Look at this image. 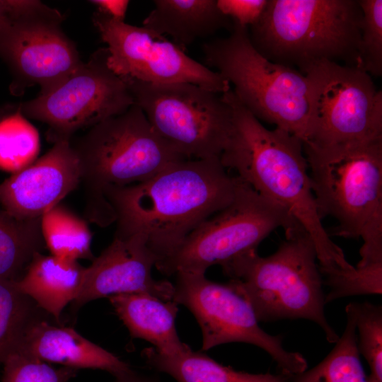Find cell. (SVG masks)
Instances as JSON below:
<instances>
[{
	"instance_id": "obj_1",
	"label": "cell",
	"mask_w": 382,
	"mask_h": 382,
	"mask_svg": "<svg viewBox=\"0 0 382 382\" xmlns=\"http://www.w3.org/2000/svg\"><path fill=\"white\" fill-rule=\"evenodd\" d=\"M236 186V176L212 157L175 162L146 181L109 187L104 195L115 216L114 236L141 237L158 262L228 205Z\"/></svg>"
},
{
	"instance_id": "obj_2",
	"label": "cell",
	"mask_w": 382,
	"mask_h": 382,
	"mask_svg": "<svg viewBox=\"0 0 382 382\" xmlns=\"http://www.w3.org/2000/svg\"><path fill=\"white\" fill-rule=\"evenodd\" d=\"M222 96L232 113L231 129L220 156L223 166L235 170L237 177L304 228L315 244L319 269H352L318 214L303 141L284 129H267L232 89Z\"/></svg>"
},
{
	"instance_id": "obj_3",
	"label": "cell",
	"mask_w": 382,
	"mask_h": 382,
	"mask_svg": "<svg viewBox=\"0 0 382 382\" xmlns=\"http://www.w3.org/2000/svg\"><path fill=\"white\" fill-rule=\"evenodd\" d=\"M303 151L318 214L337 221L330 236L363 240L357 266L382 262V137Z\"/></svg>"
},
{
	"instance_id": "obj_4",
	"label": "cell",
	"mask_w": 382,
	"mask_h": 382,
	"mask_svg": "<svg viewBox=\"0 0 382 382\" xmlns=\"http://www.w3.org/2000/svg\"><path fill=\"white\" fill-rule=\"evenodd\" d=\"M70 144L79 161L85 214L100 226L115 221L104 195L106 189L146 181L169 165L187 159L156 132L136 103Z\"/></svg>"
},
{
	"instance_id": "obj_5",
	"label": "cell",
	"mask_w": 382,
	"mask_h": 382,
	"mask_svg": "<svg viewBox=\"0 0 382 382\" xmlns=\"http://www.w3.org/2000/svg\"><path fill=\"white\" fill-rule=\"evenodd\" d=\"M285 235L286 240L272 255L262 257L253 250L223 265L222 270L259 322L306 319L335 344L339 335L325 314L323 278L313 241L302 227Z\"/></svg>"
},
{
	"instance_id": "obj_6",
	"label": "cell",
	"mask_w": 382,
	"mask_h": 382,
	"mask_svg": "<svg viewBox=\"0 0 382 382\" xmlns=\"http://www.w3.org/2000/svg\"><path fill=\"white\" fill-rule=\"evenodd\" d=\"M362 17L358 0H268L248 33L265 58L304 74L324 61L357 66Z\"/></svg>"
},
{
	"instance_id": "obj_7",
	"label": "cell",
	"mask_w": 382,
	"mask_h": 382,
	"mask_svg": "<svg viewBox=\"0 0 382 382\" xmlns=\"http://www.w3.org/2000/svg\"><path fill=\"white\" fill-rule=\"evenodd\" d=\"M230 32L228 37L203 45L207 65L233 85L238 100L258 120L273 124L304 142L308 76L262 55L252 45L248 27L233 21Z\"/></svg>"
},
{
	"instance_id": "obj_8",
	"label": "cell",
	"mask_w": 382,
	"mask_h": 382,
	"mask_svg": "<svg viewBox=\"0 0 382 382\" xmlns=\"http://www.w3.org/2000/svg\"><path fill=\"white\" fill-rule=\"evenodd\" d=\"M302 227L283 208L265 198L236 176L234 197L225 208L197 226L155 267L166 276L205 274L253 250L273 231ZM303 228V227H302Z\"/></svg>"
},
{
	"instance_id": "obj_9",
	"label": "cell",
	"mask_w": 382,
	"mask_h": 382,
	"mask_svg": "<svg viewBox=\"0 0 382 382\" xmlns=\"http://www.w3.org/2000/svg\"><path fill=\"white\" fill-rule=\"evenodd\" d=\"M156 132L187 159L220 157L232 126L221 94L195 84L122 77Z\"/></svg>"
},
{
	"instance_id": "obj_10",
	"label": "cell",
	"mask_w": 382,
	"mask_h": 382,
	"mask_svg": "<svg viewBox=\"0 0 382 382\" xmlns=\"http://www.w3.org/2000/svg\"><path fill=\"white\" fill-rule=\"evenodd\" d=\"M304 74L311 89L303 143L325 146L382 137V91L368 73L324 61Z\"/></svg>"
},
{
	"instance_id": "obj_11",
	"label": "cell",
	"mask_w": 382,
	"mask_h": 382,
	"mask_svg": "<svg viewBox=\"0 0 382 382\" xmlns=\"http://www.w3.org/2000/svg\"><path fill=\"white\" fill-rule=\"evenodd\" d=\"M108 56L107 47L98 49L64 81L18 109L47 124V139L53 144L123 113L134 100L126 82L109 67Z\"/></svg>"
},
{
	"instance_id": "obj_12",
	"label": "cell",
	"mask_w": 382,
	"mask_h": 382,
	"mask_svg": "<svg viewBox=\"0 0 382 382\" xmlns=\"http://www.w3.org/2000/svg\"><path fill=\"white\" fill-rule=\"evenodd\" d=\"M172 300L185 306L197 320L202 350L228 342H245L266 352L279 373L294 376L308 368L299 352L286 349L281 335L264 331L248 302L228 282L208 279L204 274L178 272Z\"/></svg>"
},
{
	"instance_id": "obj_13",
	"label": "cell",
	"mask_w": 382,
	"mask_h": 382,
	"mask_svg": "<svg viewBox=\"0 0 382 382\" xmlns=\"http://www.w3.org/2000/svg\"><path fill=\"white\" fill-rule=\"evenodd\" d=\"M63 19L40 1H12L10 20L0 32V55L14 74L15 93L35 85L45 93L83 63L61 28Z\"/></svg>"
},
{
	"instance_id": "obj_14",
	"label": "cell",
	"mask_w": 382,
	"mask_h": 382,
	"mask_svg": "<svg viewBox=\"0 0 382 382\" xmlns=\"http://www.w3.org/2000/svg\"><path fill=\"white\" fill-rule=\"evenodd\" d=\"M93 22L108 45L109 67L121 77L154 84L188 83L219 94L231 89L219 73L190 57L162 35L99 11L93 13Z\"/></svg>"
},
{
	"instance_id": "obj_15",
	"label": "cell",
	"mask_w": 382,
	"mask_h": 382,
	"mask_svg": "<svg viewBox=\"0 0 382 382\" xmlns=\"http://www.w3.org/2000/svg\"><path fill=\"white\" fill-rule=\"evenodd\" d=\"M157 261L141 237L114 236L86 267L80 292L71 303L74 311L91 301L124 293L146 292L162 300H172L173 284L152 276Z\"/></svg>"
},
{
	"instance_id": "obj_16",
	"label": "cell",
	"mask_w": 382,
	"mask_h": 382,
	"mask_svg": "<svg viewBox=\"0 0 382 382\" xmlns=\"http://www.w3.org/2000/svg\"><path fill=\"white\" fill-rule=\"evenodd\" d=\"M70 141H57L41 158L0 183V206L18 219L40 218L80 184Z\"/></svg>"
},
{
	"instance_id": "obj_17",
	"label": "cell",
	"mask_w": 382,
	"mask_h": 382,
	"mask_svg": "<svg viewBox=\"0 0 382 382\" xmlns=\"http://www.w3.org/2000/svg\"><path fill=\"white\" fill-rule=\"evenodd\" d=\"M16 348L42 361L77 370L100 369L115 376L131 368L73 328L53 325L38 315L29 323Z\"/></svg>"
},
{
	"instance_id": "obj_18",
	"label": "cell",
	"mask_w": 382,
	"mask_h": 382,
	"mask_svg": "<svg viewBox=\"0 0 382 382\" xmlns=\"http://www.w3.org/2000/svg\"><path fill=\"white\" fill-rule=\"evenodd\" d=\"M108 298L132 337L148 341L166 356H176L190 348L178 335V308L173 300H162L146 292L118 294Z\"/></svg>"
},
{
	"instance_id": "obj_19",
	"label": "cell",
	"mask_w": 382,
	"mask_h": 382,
	"mask_svg": "<svg viewBox=\"0 0 382 382\" xmlns=\"http://www.w3.org/2000/svg\"><path fill=\"white\" fill-rule=\"evenodd\" d=\"M86 267L78 261L36 253L17 288L37 306L59 323L64 308L78 296Z\"/></svg>"
},
{
	"instance_id": "obj_20",
	"label": "cell",
	"mask_w": 382,
	"mask_h": 382,
	"mask_svg": "<svg viewBox=\"0 0 382 382\" xmlns=\"http://www.w3.org/2000/svg\"><path fill=\"white\" fill-rule=\"evenodd\" d=\"M154 3L143 27L158 35H170L183 50L197 39L222 28H232L233 21L221 13L216 0H156Z\"/></svg>"
},
{
	"instance_id": "obj_21",
	"label": "cell",
	"mask_w": 382,
	"mask_h": 382,
	"mask_svg": "<svg viewBox=\"0 0 382 382\" xmlns=\"http://www.w3.org/2000/svg\"><path fill=\"white\" fill-rule=\"evenodd\" d=\"M142 356L150 367L170 375L177 382H291L293 377L282 373L236 371L190 347L176 356H166L149 347L144 349Z\"/></svg>"
},
{
	"instance_id": "obj_22",
	"label": "cell",
	"mask_w": 382,
	"mask_h": 382,
	"mask_svg": "<svg viewBox=\"0 0 382 382\" xmlns=\"http://www.w3.org/2000/svg\"><path fill=\"white\" fill-rule=\"evenodd\" d=\"M41 217L18 219L0 206V279L16 281L45 246Z\"/></svg>"
},
{
	"instance_id": "obj_23",
	"label": "cell",
	"mask_w": 382,
	"mask_h": 382,
	"mask_svg": "<svg viewBox=\"0 0 382 382\" xmlns=\"http://www.w3.org/2000/svg\"><path fill=\"white\" fill-rule=\"evenodd\" d=\"M41 232L52 255L69 260H93L92 235L86 222L58 204L41 216Z\"/></svg>"
},
{
	"instance_id": "obj_24",
	"label": "cell",
	"mask_w": 382,
	"mask_h": 382,
	"mask_svg": "<svg viewBox=\"0 0 382 382\" xmlns=\"http://www.w3.org/2000/svg\"><path fill=\"white\" fill-rule=\"evenodd\" d=\"M345 313V330L332 349L317 365L294 376L291 382H368L359 357L354 320Z\"/></svg>"
},
{
	"instance_id": "obj_25",
	"label": "cell",
	"mask_w": 382,
	"mask_h": 382,
	"mask_svg": "<svg viewBox=\"0 0 382 382\" xmlns=\"http://www.w3.org/2000/svg\"><path fill=\"white\" fill-rule=\"evenodd\" d=\"M39 150L37 130L19 109L0 120V169L18 172L35 161Z\"/></svg>"
},
{
	"instance_id": "obj_26",
	"label": "cell",
	"mask_w": 382,
	"mask_h": 382,
	"mask_svg": "<svg viewBox=\"0 0 382 382\" xmlns=\"http://www.w3.org/2000/svg\"><path fill=\"white\" fill-rule=\"evenodd\" d=\"M38 308L14 281L0 279V367L18 345Z\"/></svg>"
},
{
	"instance_id": "obj_27",
	"label": "cell",
	"mask_w": 382,
	"mask_h": 382,
	"mask_svg": "<svg viewBox=\"0 0 382 382\" xmlns=\"http://www.w3.org/2000/svg\"><path fill=\"white\" fill-rule=\"evenodd\" d=\"M358 330L357 346L370 367L368 382H382V306L368 301L345 307Z\"/></svg>"
},
{
	"instance_id": "obj_28",
	"label": "cell",
	"mask_w": 382,
	"mask_h": 382,
	"mask_svg": "<svg viewBox=\"0 0 382 382\" xmlns=\"http://www.w3.org/2000/svg\"><path fill=\"white\" fill-rule=\"evenodd\" d=\"M320 272L323 285L329 287L325 294V303L349 296L382 293V262Z\"/></svg>"
},
{
	"instance_id": "obj_29",
	"label": "cell",
	"mask_w": 382,
	"mask_h": 382,
	"mask_svg": "<svg viewBox=\"0 0 382 382\" xmlns=\"http://www.w3.org/2000/svg\"><path fill=\"white\" fill-rule=\"evenodd\" d=\"M363 17L357 67L382 75V1L358 0Z\"/></svg>"
},
{
	"instance_id": "obj_30",
	"label": "cell",
	"mask_w": 382,
	"mask_h": 382,
	"mask_svg": "<svg viewBox=\"0 0 382 382\" xmlns=\"http://www.w3.org/2000/svg\"><path fill=\"white\" fill-rule=\"evenodd\" d=\"M1 382H69L78 370L54 367L15 348L2 365Z\"/></svg>"
},
{
	"instance_id": "obj_31",
	"label": "cell",
	"mask_w": 382,
	"mask_h": 382,
	"mask_svg": "<svg viewBox=\"0 0 382 382\" xmlns=\"http://www.w3.org/2000/svg\"><path fill=\"white\" fill-rule=\"evenodd\" d=\"M268 0H216L223 14L243 26L255 23L263 13Z\"/></svg>"
},
{
	"instance_id": "obj_32",
	"label": "cell",
	"mask_w": 382,
	"mask_h": 382,
	"mask_svg": "<svg viewBox=\"0 0 382 382\" xmlns=\"http://www.w3.org/2000/svg\"><path fill=\"white\" fill-rule=\"evenodd\" d=\"M90 2L96 6L97 11L119 21H124L129 4L127 0H94Z\"/></svg>"
},
{
	"instance_id": "obj_33",
	"label": "cell",
	"mask_w": 382,
	"mask_h": 382,
	"mask_svg": "<svg viewBox=\"0 0 382 382\" xmlns=\"http://www.w3.org/2000/svg\"><path fill=\"white\" fill-rule=\"evenodd\" d=\"M115 382H158L156 379L129 369L114 376Z\"/></svg>"
},
{
	"instance_id": "obj_34",
	"label": "cell",
	"mask_w": 382,
	"mask_h": 382,
	"mask_svg": "<svg viewBox=\"0 0 382 382\" xmlns=\"http://www.w3.org/2000/svg\"><path fill=\"white\" fill-rule=\"evenodd\" d=\"M11 18L9 0H0V32L8 23Z\"/></svg>"
}]
</instances>
